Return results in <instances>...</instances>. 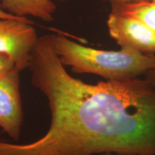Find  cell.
<instances>
[{
	"label": "cell",
	"mask_w": 155,
	"mask_h": 155,
	"mask_svg": "<svg viewBox=\"0 0 155 155\" xmlns=\"http://www.w3.org/2000/svg\"><path fill=\"white\" fill-rule=\"evenodd\" d=\"M31 83L48 101V132L15 155H155V88L144 79L88 84L67 72L52 41L35 48Z\"/></svg>",
	"instance_id": "6da1fadb"
},
{
	"label": "cell",
	"mask_w": 155,
	"mask_h": 155,
	"mask_svg": "<svg viewBox=\"0 0 155 155\" xmlns=\"http://www.w3.org/2000/svg\"><path fill=\"white\" fill-rule=\"evenodd\" d=\"M55 48L64 66L75 73L98 75L106 81L139 78L155 68V56L129 48L118 51L97 50L83 46L63 35H53Z\"/></svg>",
	"instance_id": "7a4b0ae2"
},
{
	"label": "cell",
	"mask_w": 155,
	"mask_h": 155,
	"mask_svg": "<svg viewBox=\"0 0 155 155\" xmlns=\"http://www.w3.org/2000/svg\"><path fill=\"white\" fill-rule=\"evenodd\" d=\"M107 26L110 35L121 48L146 55L155 53V33L135 17L113 6Z\"/></svg>",
	"instance_id": "3957f363"
},
{
	"label": "cell",
	"mask_w": 155,
	"mask_h": 155,
	"mask_svg": "<svg viewBox=\"0 0 155 155\" xmlns=\"http://www.w3.org/2000/svg\"><path fill=\"white\" fill-rule=\"evenodd\" d=\"M32 21L0 18V53L9 55L22 71L28 68L38 39Z\"/></svg>",
	"instance_id": "277c9868"
},
{
	"label": "cell",
	"mask_w": 155,
	"mask_h": 155,
	"mask_svg": "<svg viewBox=\"0 0 155 155\" xmlns=\"http://www.w3.org/2000/svg\"><path fill=\"white\" fill-rule=\"evenodd\" d=\"M16 67L0 77V127L17 140L23 123V111L19 92V73Z\"/></svg>",
	"instance_id": "5b68a950"
},
{
	"label": "cell",
	"mask_w": 155,
	"mask_h": 155,
	"mask_svg": "<svg viewBox=\"0 0 155 155\" xmlns=\"http://www.w3.org/2000/svg\"><path fill=\"white\" fill-rule=\"evenodd\" d=\"M4 10L19 17L32 16L44 22H50L57 7L53 0H1Z\"/></svg>",
	"instance_id": "8992f818"
},
{
	"label": "cell",
	"mask_w": 155,
	"mask_h": 155,
	"mask_svg": "<svg viewBox=\"0 0 155 155\" xmlns=\"http://www.w3.org/2000/svg\"><path fill=\"white\" fill-rule=\"evenodd\" d=\"M112 5L139 19L155 33V1L139 0L135 2L112 3Z\"/></svg>",
	"instance_id": "52a82bcc"
},
{
	"label": "cell",
	"mask_w": 155,
	"mask_h": 155,
	"mask_svg": "<svg viewBox=\"0 0 155 155\" xmlns=\"http://www.w3.org/2000/svg\"><path fill=\"white\" fill-rule=\"evenodd\" d=\"M14 67H15V62L9 55L0 53V77L8 73Z\"/></svg>",
	"instance_id": "ba28073f"
},
{
	"label": "cell",
	"mask_w": 155,
	"mask_h": 155,
	"mask_svg": "<svg viewBox=\"0 0 155 155\" xmlns=\"http://www.w3.org/2000/svg\"><path fill=\"white\" fill-rule=\"evenodd\" d=\"M143 76L147 84L155 88V68L149 70L143 75Z\"/></svg>",
	"instance_id": "9c48e42d"
},
{
	"label": "cell",
	"mask_w": 155,
	"mask_h": 155,
	"mask_svg": "<svg viewBox=\"0 0 155 155\" xmlns=\"http://www.w3.org/2000/svg\"><path fill=\"white\" fill-rule=\"evenodd\" d=\"M0 18L1 19H22V20H29V19L27 17H19L14 16V15L9 14L7 12L4 10L0 6Z\"/></svg>",
	"instance_id": "30bf717a"
},
{
	"label": "cell",
	"mask_w": 155,
	"mask_h": 155,
	"mask_svg": "<svg viewBox=\"0 0 155 155\" xmlns=\"http://www.w3.org/2000/svg\"><path fill=\"white\" fill-rule=\"evenodd\" d=\"M105 2H111V3H127L130 2L132 0H103ZM148 1H155V0H148Z\"/></svg>",
	"instance_id": "8fae6325"
},
{
	"label": "cell",
	"mask_w": 155,
	"mask_h": 155,
	"mask_svg": "<svg viewBox=\"0 0 155 155\" xmlns=\"http://www.w3.org/2000/svg\"><path fill=\"white\" fill-rule=\"evenodd\" d=\"M101 155H119V154H114V153H102V154H101Z\"/></svg>",
	"instance_id": "7c38bea8"
},
{
	"label": "cell",
	"mask_w": 155,
	"mask_h": 155,
	"mask_svg": "<svg viewBox=\"0 0 155 155\" xmlns=\"http://www.w3.org/2000/svg\"><path fill=\"white\" fill-rule=\"evenodd\" d=\"M58 1H59V2H66V1H68V0H58Z\"/></svg>",
	"instance_id": "4fadbf2b"
}]
</instances>
